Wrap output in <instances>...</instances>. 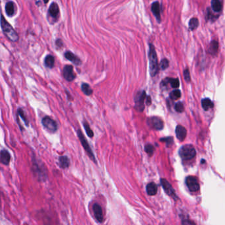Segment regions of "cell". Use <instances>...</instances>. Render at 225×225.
I'll return each instance as SVG.
<instances>
[{
	"mask_svg": "<svg viewBox=\"0 0 225 225\" xmlns=\"http://www.w3.org/2000/svg\"><path fill=\"white\" fill-rule=\"evenodd\" d=\"M201 105H202V107L203 108V109L205 111H207L210 109H212L214 106L213 102H211V100L209 98H205L202 100V102H201Z\"/></svg>",
	"mask_w": 225,
	"mask_h": 225,
	"instance_id": "obj_26",
	"label": "cell"
},
{
	"mask_svg": "<svg viewBox=\"0 0 225 225\" xmlns=\"http://www.w3.org/2000/svg\"><path fill=\"white\" fill-rule=\"evenodd\" d=\"M196 149L192 145L187 144L182 146L179 150L180 157L184 160H190L196 156Z\"/></svg>",
	"mask_w": 225,
	"mask_h": 225,
	"instance_id": "obj_5",
	"label": "cell"
},
{
	"mask_svg": "<svg viewBox=\"0 0 225 225\" xmlns=\"http://www.w3.org/2000/svg\"><path fill=\"white\" fill-rule=\"evenodd\" d=\"M211 7L213 10L215 12H220L222 10L223 6L220 0H212L211 1Z\"/></svg>",
	"mask_w": 225,
	"mask_h": 225,
	"instance_id": "obj_22",
	"label": "cell"
},
{
	"mask_svg": "<svg viewBox=\"0 0 225 225\" xmlns=\"http://www.w3.org/2000/svg\"><path fill=\"white\" fill-rule=\"evenodd\" d=\"M147 123L150 128L157 130H162L164 127L163 121L161 118L157 117H152L148 118L147 119Z\"/></svg>",
	"mask_w": 225,
	"mask_h": 225,
	"instance_id": "obj_8",
	"label": "cell"
},
{
	"mask_svg": "<svg viewBox=\"0 0 225 225\" xmlns=\"http://www.w3.org/2000/svg\"><path fill=\"white\" fill-rule=\"evenodd\" d=\"M161 141L162 142H164L166 143L167 146L170 145H172V142H173V138L172 137H166V138H163L161 139Z\"/></svg>",
	"mask_w": 225,
	"mask_h": 225,
	"instance_id": "obj_34",
	"label": "cell"
},
{
	"mask_svg": "<svg viewBox=\"0 0 225 225\" xmlns=\"http://www.w3.org/2000/svg\"><path fill=\"white\" fill-rule=\"evenodd\" d=\"M161 183L164 192L166 193V194L173 197L174 199L177 198L175 190H174V189L173 188L172 185L169 183V182L168 180L164 179V178H162L161 180Z\"/></svg>",
	"mask_w": 225,
	"mask_h": 225,
	"instance_id": "obj_11",
	"label": "cell"
},
{
	"mask_svg": "<svg viewBox=\"0 0 225 225\" xmlns=\"http://www.w3.org/2000/svg\"><path fill=\"white\" fill-rule=\"evenodd\" d=\"M48 1H49V0H44V3H47L48 2Z\"/></svg>",
	"mask_w": 225,
	"mask_h": 225,
	"instance_id": "obj_39",
	"label": "cell"
},
{
	"mask_svg": "<svg viewBox=\"0 0 225 225\" xmlns=\"http://www.w3.org/2000/svg\"><path fill=\"white\" fill-rule=\"evenodd\" d=\"M151 103V98L150 96H147V100H146V104L147 106H150Z\"/></svg>",
	"mask_w": 225,
	"mask_h": 225,
	"instance_id": "obj_37",
	"label": "cell"
},
{
	"mask_svg": "<svg viewBox=\"0 0 225 225\" xmlns=\"http://www.w3.org/2000/svg\"><path fill=\"white\" fill-rule=\"evenodd\" d=\"M92 211L94 213V215L96 220L99 223H102L104 220V215L102 209L98 203H95L92 205Z\"/></svg>",
	"mask_w": 225,
	"mask_h": 225,
	"instance_id": "obj_12",
	"label": "cell"
},
{
	"mask_svg": "<svg viewBox=\"0 0 225 225\" xmlns=\"http://www.w3.org/2000/svg\"><path fill=\"white\" fill-rule=\"evenodd\" d=\"M65 57L69 61H70L71 63H73L76 66H79L82 64V61L74 53H73L71 52H66L64 54Z\"/></svg>",
	"mask_w": 225,
	"mask_h": 225,
	"instance_id": "obj_13",
	"label": "cell"
},
{
	"mask_svg": "<svg viewBox=\"0 0 225 225\" xmlns=\"http://www.w3.org/2000/svg\"><path fill=\"white\" fill-rule=\"evenodd\" d=\"M168 65H169V62L168 59H162L160 63V67L162 70H164L166 68H168Z\"/></svg>",
	"mask_w": 225,
	"mask_h": 225,
	"instance_id": "obj_33",
	"label": "cell"
},
{
	"mask_svg": "<svg viewBox=\"0 0 225 225\" xmlns=\"http://www.w3.org/2000/svg\"><path fill=\"white\" fill-rule=\"evenodd\" d=\"M145 151L147 154H149V156H153V154L154 153V148L153 145L150 144V143H148V144H147L145 147Z\"/></svg>",
	"mask_w": 225,
	"mask_h": 225,
	"instance_id": "obj_31",
	"label": "cell"
},
{
	"mask_svg": "<svg viewBox=\"0 0 225 225\" xmlns=\"http://www.w3.org/2000/svg\"><path fill=\"white\" fill-rule=\"evenodd\" d=\"M1 163L4 165H8L11 161V155L7 149H3L1 151Z\"/></svg>",
	"mask_w": 225,
	"mask_h": 225,
	"instance_id": "obj_16",
	"label": "cell"
},
{
	"mask_svg": "<svg viewBox=\"0 0 225 225\" xmlns=\"http://www.w3.org/2000/svg\"><path fill=\"white\" fill-rule=\"evenodd\" d=\"M147 98L145 91L138 92L135 97V109L139 112L143 111L145 109V101Z\"/></svg>",
	"mask_w": 225,
	"mask_h": 225,
	"instance_id": "obj_6",
	"label": "cell"
},
{
	"mask_svg": "<svg viewBox=\"0 0 225 225\" xmlns=\"http://www.w3.org/2000/svg\"><path fill=\"white\" fill-rule=\"evenodd\" d=\"M146 190L147 194L149 196H154L157 194L158 190V186L157 185L154 183V182H150L147 185Z\"/></svg>",
	"mask_w": 225,
	"mask_h": 225,
	"instance_id": "obj_18",
	"label": "cell"
},
{
	"mask_svg": "<svg viewBox=\"0 0 225 225\" xmlns=\"http://www.w3.org/2000/svg\"><path fill=\"white\" fill-rule=\"evenodd\" d=\"M83 126L85 128V132H86V133H87V134L88 137L92 138L93 136H94V133H93V131L91 130L90 125H88V123L86 121H83Z\"/></svg>",
	"mask_w": 225,
	"mask_h": 225,
	"instance_id": "obj_28",
	"label": "cell"
},
{
	"mask_svg": "<svg viewBox=\"0 0 225 225\" xmlns=\"http://www.w3.org/2000/svg\"><path fill=\"white\" fill-rule=\"evenodd\" d=\"M81 90L84 93L85 95L90 96L92 94V89L90 86V85L87 83H83L81 85Z\"/></svg>",
	"mask_w": 225,
	"mask_h": 225,
	"instance_id": "obj_25",
	"label": "cell"
},
{
	"mask_svg": "<svg viewBox=\"0 0 225 225\" xmlns=\"http://www.w3.org/2000/svg\"><path fill=\"white\" fill-rule=\"evenodd\" d=\"M58 164H59L60 168L65 169L68 168L69 165H70V160H69L68 156H60L59 159H58Z\"/></svg>",
	"mask_w": 225,
	"mask_h": 225,
	"instance_id": "obj_17",
	"label": "cell"
},
{
	"mask_svg": "<svg viewBox=\"0 0 225 225\" xmlns=\"http://www.w3.org/2000/svg\"><path fill=\"white\" fill-rule=\"evenodd\" d=\"M5 11L6 13L8 16H13L15 13L14 3L12 2H7L5 5Z\"/></svg>",
	"mask_w": 225,
	"mask_h": 225,
	"instance_id": "obj_23",
	"label": "cell"
},
{
	"mask_svg": "<svg viewBox=\"0 0 225 225\" xmlns=\"http://www.w3.org/2000/svg\"><path fill=\"white\" fill-rule=\"evenodd\" d=\"M199 26V21L197 18H192L189 22V29L193 30H196Z\"/></svg>",
	"mask_w": 225,
	"mask_h": 225,
	"instance_id": "obj_27",
	"label": "cell"
},
{
	"mask_svg": "<svg viewBox=\"0 0 225 225\" xmlns=\"http://www.w3.org/2000/svg\"><path fill=\"white\" fill-rule=\"evenodd\" d=\"M175 110L178 112H182L184 111V105L182 102H178L175 105Z\"/></svg>",
	"mask_w": 225,
	"mask_h": 225,
	"instance_id": "obj_32",
	"label": "cell"
},
{
	"mask_svg": "<svg viewBox=\"0 0 225 225\" xmlns=\"http://www.w3.org/2000/svg\"><path fill=\"white\" fill-rule=\"evenodd\" d=\"M33 172L37 179L40 182H44L47 179V172L41 162H38L37 160H33Z\"/></svg>",
	"mask_w": 225,
	"mask_h": 225,
	"instance_id": "obj_3",
	"label": "cell"
},
{
	"mask_svg": "<svg viewBox=\"0 0 225 225\" xmlns=\"http://www.w3.org/2000/svg\"><path fill=\"white\" fill-rule=\"evenodd\" d=\"M77 136H78L79 141L81 142V144H82V146L83 147V148L85 152H86L88 157L90 158L91 160L95 163L96 164V157L94 155V153H93L91 147L90 145H89L88 141L87 140L86 138L84 136L82 131H81L80 129L77 130Z\"/></svg>",
	"mask_w": 225,
	"mask_h": 225,
	"instance_id": "obj_4",
	"label": "cell"
},
{
	"mask_svg": "<svg viewBox=\"0 0 225 225\" xmlns=\"http://www.w3.org/2000/svg\"><path fill=\"white\" fill-rule=\"evenodd\" d=\"M180 96H181V92L179 90H174L170 94V98L173 100L179 99L180 98Z\"/></svg>",
	"mask_w": 225,
	"mask_h": 225,
	"instance_id": "obj_30",
	"label": "cell"
},
{
	"mask_svg": "<svg viewBox=\"0 0 225 225\" xmlns=\"http://www.w3.org/2000/svg\"><path fill=\"white\" fill-rule=\"evenodd\" d=\"M184 79L185 80L186 82H189L190 81V73L188 69H185L184 71Z\"/></svg>",
	"mask_w": 225,
	"mask_h": 225,
	"instance_id": "obj_35",
	"label": "cell"
},
{
	"mask_svg": "<svg viewBox=\"0 0 225 225\" xmlns=\"http://www.w3.org/2000/svg\"><path fill=\"white\" fill-rule=\"evenodd\" d=\"M185 183L188 188L191 192H197L199 190V184L197 178L195 176H189L186 178Z\"/></svg>",
	"mask_w": 225,
	"mask_h": 225,
	"instance_id": "obj_10",
	"label": "cell"
},
{
	"mask_svg": "<svg viewBox=\"0 0 225 225\" xmlns=\"http://www.w3.org/2000/svg\"><path fill=\"white\" fill-rule=\"evenodd\" d=\"M56 45H57V46H58V47L61 48V46L63 45V43H62V42H61V40H57L56 41Z\"/></svg>",
	"mask_w": 225,
	"mask_h": 225,
	"instance_id": "obj_38",
	"label": "cell"
},
{
	"mask_svg": "<svg viewBox=\"0 0 225 225\" xmlns=\"http://www.w3.org/2000/svg\"><path fill=\"white\" fill-rule=\"evenodd\" d=\"M168 83L170 84L171 86L174 88H178L180 86L179 80H178V79H171V78H168V79H166L165 80H164L163 81H162V84H164V85H166Z\"/></svg>",
	"mask_w": 225,
	"mask_h": 225,
	"instance_id": "obj_20",
	"label": "cell"
},
{
	"mask_svg": "<svg viewBox=\"0 0 225 225\" xmlns=\"http://www.w3.org/2000/svg\"><path fill=\"white\" fill-rule=\"evenodd\" d=\"M1 27L3 34L5 35V36L10 41L13 42H16L18 41L19 36L16 31L14 30L13 26L5 20L3 15H2L1 17Z\"/></svg>",
	"mask_w": 225,
	"mask_h": 225,
	"instance_id": "obj_1",
	"label": "cell"
},
{
	"mask_svg": "<svg viewBox=\"0 0 225 225\" xmlns=\"http://www.w3.org/2000/svg\"><path fill=\"white\" fill-rule=\"evenodd\" d=\"M63 76L68 82H72L75 79L76 75L73 71V67L70 65H66L63 69Z\"/></svg>",
	"mask_w": 225,
	"mask_h": 225,
	"instance_id": "obj_9",
	"label": "cell"
},
{
	"mask_svg": "<svg viewBox=\"0 0 225 225\" xmlns=\"http://www.w3.org/2000/svg\"><path fill=\"white\" fill-rule=\"evenodd\" d=\"M42 124L45 129L51 133H54L57 130V124L54 119L46 116L42 120Z\"/></svg>",
	"mask_w": 225,
	"mask_h": 225,
	"instance_id": "obj_7",
	"label": "cell"
},
{
	"mask_svg": "<svg viewBox=\"0 0 225 225\" xmlns=\"http://www.w3.org/2000/svg\"><path fill=\"white\" fill-rule=\"evenodd\" d=\"M182 225H196V224L192 220L185 219L182 221Z\"/></svg>",
	"mask_w": 225,
	"mask_h": 225,
	"instance_id": "obj_36",
	"label": "cell"
},
{
	"mask_svg": "<svg viewBox=\"0 0 225 225\" xmlns=\"http://www.w3.org/2000/svg\"><path fill=\"white\" fill-rule=\"evenodd\" d=\"M149 69L150 74L151 76H154L157 75L158 71V64L156 51L154 45L152 44H149Z\"/></svg>",
	"mask_w": 225,
	"mask_h": 225,
	"instance_id": "obj_2",
	"label": "cell"
},
{
	"mask_svg": "<svg viewBox=\"0 0 225 225\" xmlns=\"http://www.w3.org/2000/svg\"><path fill=\"white\" fill-rule=\"evenodd\" d=\"M55 63V59L54 56L51 55H48L44 59V65L46 67L49 69H52Z\"/></svg>",
	"mask_w": 225,
	"mask_h": 225,
	"instance_id": "obj_21",
	"label": "cell"
},
{
	"mask_svg": "<svg viewBox=\"0 0 225 225\" xmlns=\"http://www.w3.org/2000/svg\"><path fill=\"white\" fill-rule=\"evenodd\" d=\"M151 11L153 13L156 17L157 20L158 22H161V6L158 2H154L152 5H151Z\"/></svg>",
	"mask_w": 225,
	"mask_h": 225,
	"instance_id": "obj_14",
	"label": "cell"
},
{
	"mask_svg": "<svg viewBox=\"0 0 225 225\" xmlns=\"http://www.w3.org/2000/svg\"><path fill=\"white\" fill-rule=\"evenodd\" d=\"M17 116H19L22 119V121L25 122V125L28 126L29 125V121L28 119H26V117H25V113H24V111H23V110L22 109H19L18 111H17Z\"/></svg>",
	"mask_w": 225,
	"mask_h": 225,
	"instance_id": "obj_29",
	"label": "cell"
},
{
	"mask_svg": "<svg viewBox=\"0 0 225 225\" xmlns=\"http://www.w3.org/2000/svg\"><path fill=\"white\" fill-rule=\"evenodd\" d=\"M176 135L177 138L180 141H183L187 135V131L184 126L181 125H178L176 128Z\"/></svg>",
	"mask_w": 225,
	"mask_h": 225,
	"instance_id": "obj_15",
	"label": "cell"
},
{
	"mask_svg": "<svg viewBox=\"0 0 225 225\" xmlns=\"http://www.w3.org/2000/svg\"><path fill=\"white\" fill-rule=\"evenodd\" d=\"M48 13L50 16L53 18H57L58 14H59V7L56 3H52L49 7Z\"/></svg>",
	"mask_w": 225,
	"mask_h": 225,
	"instance_id": "obj_19",
	"label": "cell"
},
{
	"mask_svg": "<svg viewBox=\"0 0 225 225\" xmlns=\"http://www.w3.org/2000/svg\"><path fill=\"white\" fill-rule=\"evenodd\" d=\"M218 49H219L218 42L215 40L212 41L210 44V47H209V53H210L213 55H216L217 52H218Z\"/></svg>",
	"mask_w": 225,
	"mask_h": 225,
	"instance_id": "obj_24",
	"label": "cell"
}]
</instances>
